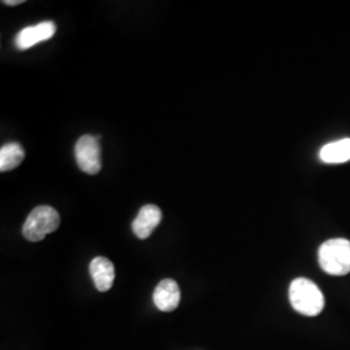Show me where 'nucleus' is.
Masks as SVG:
<instances>
[{"mask_svg":"<svg viewBox=\"0 0 350 350\" xmlns=\"http://www.w3.org/2000/svg\"><path fill=\"white\" fill-rule=\"evenodd\" d=\"M289 301L297 313L306 317H315L325 308V297L321 289L305 278H297L291 283Z\"/></svg>","mask_w":350,"mask_h":350,"instance_id":"nucleus-1","label":"nucleus"},{"mask_svg":"<svg viewBox=\"0 0 350 350\" xmlns=\"http://www.w3.org/2000/svg\"><path fill=\"white\" fill-rule=\"evenodd\" d=\"M319 265L329 275L342 276L350 273V241L331 239L325 241L318 253Z\"/></svg>","mask_w":350,"mask_h":350,"instance_id":"nucleus-2","label":"nucleus"},{"mask_svg":"<svg viewBox=\"0 0 350 350\" xmlns=\"http://www.w3.org/2000/svg\"><path fill=\"white\" fill-rule=\"evenodd\" d=\"M60 227V214L49 205H40L26 218L23 235L26 240L37 243Z\"/></svg>","mask_w":350,"mask_h":350,"instance_id":"nucleus-3","label":"nucleus"},{"mask_svg":"<svg viewBox=\"0 0 350 350\" xmlns=\"http://www.w3.org/2000/svg\"><path fill=\"white\" fill-rule=\"evenodd\" d=\"M100 137L83 135L75 143V160L79 169L86 174H98L101 170Z\"/></svg>","mask_w":350,"mask_h":350,"instance_id":"nucleus-4","label":"nucleus"},{"mask_svg":"<svg viewBox=\"0 0 350 350\" xmlns=\"http://www.w3.org/2000/svg\"><path fill=\"white\" fill-rule=\"evenodd\" d=\"M56 25L52 21H44L37 25L26 26L17 33L14 44L17 50L25 51L34 47L38 43L49 40L55 36Z\"/></svg>","mask_w":350,"mask_h":350,"instance_id":"nucleus-5","label":"nucleus"},{"mask_svg":"<svg viewBox=\"0 0 350 350\" xmlns=\"http://www.w3.org/2000/svg\"><path fill=\"white\" fill-rule=\"evenodd\" d=\"M161 221H163L161 209L157 205L148 204L139 211L137 218L131 225V228L137 238L144 240L150 238L154 228L161 224Z\"/></svg>","mask_w":350,"mask_h":350,"instance_id":"nucleus-6","label":"nucleus"},{"mask_svg":"<svg viewBox=\"0 0 350 350\" xmlns=\"http://www.w3.org/2000/svg\"><path fill=\"white\" fill-rule=\"evenodd\" d=\"M180 301V289L173 279H163L153 292V302L161 312H173Z\"/></svg>","mask_w":350,"mask_h":350,"instance_id":"nucleus-7","label":"nucleus"},{"mask_svg":"<svg viewBox=\"0 0 350 350\" xmlns=\"http://www.w3.org/2000/svg\"><path fill=\"white\" fill-rule=\"evenodd\" d=\"M90 274L99 292H107L113 286L116 270L112 261L105 257H95L90 263Z\"/></svg>","mask_w":350,"mask_h":350,"instance_id":"nucleus-8","label":"nucleus"},{"mask_svg":"<svg viewBox=\"0 0 350 350\" xmlns=\"http://www.w3.org/2000/svg\"><path fill=\"white\" fill-rule=\"evenodd\" d=\"M319 157L325 163H344L350 161V139H340L325 144L319 152Z\"/></svg>","mask_w":350,"mask_h":350,"instance_id":"nucleus-9","label":"nucleus"},{"mask_svg":"<svg viewBox=\"0 0 350 350\" xmlns=\"http://www.w3.org/2000/svg\"><path fill=\"white\" fill-rule=\"evenodd\" d=\"M25 159V150L21 144L12 142L7 143L0 150V172H10L20 166Z\"/></svg>","mask_w":350,"mask_h":350,"instance_id":"nucleus-10","label":"nucleus"},{"mask_svg":"<svg viewBox=\"0 0 350 350\" xmlns=\"http://www.w3.org/2000/svg\"><path fill=\"white\" fill-rule=\"evenodd\" d=\"M24 3V0H4L3 1V4H5V5H10V7H13V5H18V4H23Z\"/></svg>","mask_w":350,"mask_h":350,"instance_id":"nucleus-11","label":"nucleus"}]
</instances>
